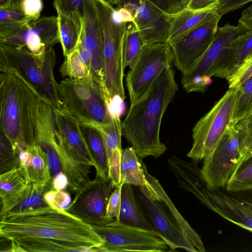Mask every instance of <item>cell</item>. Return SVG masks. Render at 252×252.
Instances as JSON below:
<instances>
[{
	"label": "cell",
	"mask_w": 252,
	"mask_h": 252,
	"mask_svg": "<svg viewBox=\"0 0 252 252\" xmlns=\"http://www.w3.org/2000/svg\"><path fill=\"white\" fill-rule=\"evenodd\" d=\"M59 95L60 107L80 123L100 125L111 118L105 92L91 76L62 80L59 84Z\"/></svg>",
	"instance_id": "obj_8"
},
{
	"label": "cell",
	"mask_w": 252,
	"mask_h": 252,
	"mask_svg": "<svg viewBox=\"0 0 252 252\" xmlns=\"http://www.w3.org/2000/svg\"><path fill=\"white\" fill-rule=\"evenodd\" d=\"M116 220L124 224L157 233L141 203L135 197L132 185L130 184L122 185L120 215L119 219Z\"/></svg>",
	"instance_id": "obj_23"
},
{
	"label": "cell",
	"mask_w": 252,
	"mask_h": 252,
	"mask_svg": "<svg viewBox=\"0 0 252 252\" xmlns=\"http://www.w3.org/2000/svg\"><path fill=\"white\" fill-rule=\"evenodd\" d=\"M0 236L9 241L41 237L68 242L97 252L103 240L92 226L65 210L50 206L0 218Z\"/></svg>",
	"instance_id": "obj_2"
},
{
	"label": "cell",
	"mask_w": 252,
	"mask_h": 252,
	"mask_svg": "<svg viewBox=\"0 0 252 252\" xmlns=\"http://www.w3.org/2000/svg\"><path fill=\"white\" fill-rule=\"evenodd\" d=\"M53 189L64 190L68 185L66 176L61 171L52 178Z\"/></svg>",
	"instance_id": "obj_47"
},
{
	"label": "cell",
	"mask_w": 252,
	"mask_h": 252,
	"mask_svg": "<svg viewBox=\"0 0 252 252\" xmlns=\"http://www.w3.org/2000/svg\"><path fill=\"white\" fill-rule=\"evenodd\" d=\"M144 163L137 156L133 147L123 151L121 167V185L128 184L138 187L150 186L143 169Z\"/></svg>",
	"instance_id": "obj_27"
},
{
	"label": "cell",
	"mask_w": 252,
	"mask_h": 252,
	"mask_svg": "<svg viewBox=\"0 0 252 252\" xmlns=\"http://www.w3.org/2000/svg\"><path fill=\"white\" fill-rule=\"evenodd\" d=\"M80 41L92 53L90 76L105 91L103 38L94 0H84Z\"/></svg>",
	"instance_id": "obj_17"
},
{
	"label": "cell",
	"mask_w": 252,
	"mask_h": 252,
	"mask_svg": "<svg viewBox=\"0 0 252 252\" xmlns=\"http://www.w3.org/2000/svg\"><path fill=\"white\" fill-rule=\"evenodd\" d=\"M32 21L23 13L21 5H0V38L13 35Z\"/></svg>",
	"instance_id": "obj_29"
},
{
	"label": "cell",
	"mask_w": 252,
	"mask_h": 252,
	"mask_svg": "<svg viewBox=\"0 0 252 252\" xmlns=\"http://www.w3.org/2000/svg\"><path fill=\"white\" fill-rule=\"evenodd\" d=\"M193 195L210 210L252 233V187L230 190L210 189L203 180L197 182Z\"/></svg>",
	"instance_id": "obj_10"
},
{
	"label": "cell",
	"mask_w": 252,
	"mask_h": 252,
	"mask_svg": "<svg viewBox=\"0 0 252 252\" xmlns=\"http://www.w3.org/2000/svg\"><path fill=\"white\" fill-rule=\"evenodd\" d=\"M0 127L16 154L37 143L43 99L20 75L0 71Z\"/></svg>",
	"instance_id": "obj_3"
},
{
	"label": "cell",
	"mask_w": 252,
	"mask_h": 252,
	"mask_svg": "<svg viewBox=\"0 0 252 252\" xmlns=\"http://www.w3.org/2000/svg\"><path fill=\"white\" fill-rule=\"evenodd\" d=\"M51 189H53L52 181L46 185L27 181L17 190L0 198V218L49 206L44 199V194Z\"/></svg>",
	"instance_id": "obj_19"
},
{
	"label": "cell",
	"mask_w": 252,
	"mask_h": 252,
	"mask_svg": "<svg viewBox=\"0 0 252 252\" xmlns=\"http://www.w3.org/2000/svg\"><path fill=\"white\" fill-rule=\"evenodd\" d=\"M60 71L63 77L82 79L90 76V70L79 58L76 49L65 57Z\"/></svg>",
	"instance_id": "obj_35"
},
{
	"label": "cell",
	"mask_w": 252,
	"mask_h": 252,
	"mask_svg": "<svg viewBox=\"0 0 252 252\" xmlns=\"http://www.w3.org/2000/svg\"><path fill=\"white\" fill-rule=\"evenodd\" d=\"M235 88L236 100L233 117L234 125L252 113V75Z\"/></svg>",
	"instance_id": "obj_32"
},
{
	"label": "cell",
	"mask_w": 252,
	"mask_h": 252,
	"mask_svg": "<svg viewBox=\"0 0 252 252\" xmlns=\"http://www.w3.org/2000/svg\"><path fill=\"white\" fill-rule=\"evenodd\" d=\"M248 30L242 25L227 23L218 27L210 45L189 70L183 74L181 84L187 93H204L212 83L211 77H226L231 42Z\"/></svg>",
	"instance_id": "obj_7"
},
{
	"label": "cell",
	"mask_w": 252,
	"mask_h": 252,
	"mask_svg": "<svg viewBox=\"0 0 252 252\" xmlns=\"http://www.w3.org/2000/svg\"><path fill=\"white\" fill-rule=\"evenodd\" d=\"M18 156L12 143L1 131L0 132V172L2 174L14 167H18Z\"/></svg>",
	"instance_id": "obj_38"
},
{
	"label": "cell",
	"mask_w": 252,
	"mask_h": 252,
	"mask_svg": "<svg viewBox=\"0 0 252 252\" xmlns=\"http://www.w3.org/2000/svg\"><path fill=\"white\" fill-rule=\"evenodd\" d=\"M143 169L151 186L138 187V197L157 233L171 250L205 252L199 235L177 211L158 180L148 173L145 164Z\"/></svg>",
	"instance_id": "obj_4"
},
{
	"label": "cell",
	"mask_w": 252,
	"mask_h": 252,
	"mask_svg": "<svg viewBox=\"0 0 252 252\" xmlns=\"http://www.w3.org/2000/svg\"><path fill=\"white\" fill-rule=\"evenodd\" d=\"M236 100V88L229 89L197 122L192 130L193 144L187 154L189 158L198 162L212 154L228 127L233 124Z\"/></svg>",
	"instance_id": "obj_9"
},
{
	"label": "cell",
	"mask_w": 252,
	"mask_h": 252,
	"mask_svg": "<svg viewBox=\"0 0 252 252\" xmlns=\"http://www.w3.org/2000/svg\"><path fill=\"white\" fill-rule=\"evenodd\" d=\"M252 0H220L215 7L217 12L222 17L230 12L239 9Z\"/></svg>",
	"instance_id": "obj_44"
},
{
	"label": "cell",
	"mask_w": 252,
	"mask_h": 252,
	"mask_svg": "<svg viewBox=\"0 0 252 252\" xmlns=\"http://www.w3.org/2000/svg\"><path fill=\"white\" fill-rule=\"evenodd\" d=\"M252 187V156L237 166L225 188L236 190Z\"/></svg>",
	"instance_id": "obj_34"
},
{
	"label": "cell",
	"mask_w": 252,
	"mask_h": 252,
	"mask_svg": "<svg viewBox=\"0 0 252 252\" xmlns=\"http://www.w3.org/2000/svg\"><path fill=\"white\" fill-rule=\"evenodd\" d=\"M60 43L64 57L69 55L79 43L82 25L72 19L61 14H57Z\"/></svg>",
	"instance_id": "obj_30"
},
{
	"label": "cell",
	"mask_w": 252,
	"mask_h": 252,
	"mask_svg": "<svg viewBox=\"0 0 252 252\" xmlns=\"http://www.w3.org/2000/svg\"><path fill=\"white\" fill-rule=\"evenodd\" d=\"M234 126L238 133L239 164L252 156V113L238 121Z\"/></svg>",
	"instance_id": "obj_33"
},
{
	"label": "cell",
	"mask_w": 252,
	"mask_h": 252,
	"mask_svg": "<svg viewBox=\"0 0 252 252\" xmlns=\"http://www.w3.org/2000/svg\"><path fill=\"white\" fill-rule=\"evenodd\" d=\"M252 57V30H248L230 44L226 78L231 75L242 63Z\"/></svg>",
	"instance_id": "obj_28"
},
{
	"label": "cell",
	"mask_w": 252,
	"mask_h": 252,
	"mask_svg": "<svg viewBox=\"0 0 252 252\" xmlns=\"http://www.w3.org/2000/svg\"><path fill=\"white\" fill-rule=\"evenodd\" d=\"M47 204L54 208L65 210L71 204L70 194L63 190L51 189L44 194Z\"/></svg>",
	"instance_id": "obj_39"
},
{
	"label": "cell",
	"mask_w": 252,
	"mask_h": 252,
	"mask_svg": "<svg viewBox=\"0 0 252 252\" xmlns=\"http://www.w3.org/2000/svg\"><path fill=\"white\" fill-rule=\"evenodd\" d=\"M10 252H91L76 244L61 240L24 237L11 241Z\"/></svg>",
	"instance_id": "obj_24"
},
{
	"label": "cell",
	"mask_w": 252,
	"mask_h": 252,
	"mask_svg": "<svg viewBox=\"0 0 252 252\" xmlns=\"http://www.w3.org/2000/svg\"><path fill=\"white\" fill-rule=\"evenodd\" d=\"M115 188L109 178L96 175L75 192L65 210L91 226L106 225L109 223L106 218L107 205Z\"/></svg>",
	"instance_id": "obj_13"
},
{
	"label": "cell",
	"mask_w": 252,
	"mask_h": 252,
	"mask_svg": "<svg viewBox=\"0 0 252 252\" xmlns=\"http://www.w3.org/2000/svg\"><path fill=\"white\" fill-rule=\"evenodd\" d=\"M221 16L216 12L205 23L168 41L173 63L182 74L203 54L213 41Z\"/></svg>",
	"instance_id": "obj_16"
},
{
	"label": "cell",
	"mask_w": 252,
	"mask_h": 252,
	"mask_svg": "<svg viewBox=\"0 0 252 252\" xmlns=\"http://www.w3.org/2000/svg\"><path fill=\"white\" fill-rule=\"evenodd\" d=\"M145 45L138 30L132 23H129L123 40V56L125 68L127 66L130 67L133 64Z\"/></svg>",
	"instance_id": "obj_31"
},
{
	"label": "cell",
	"mask_w": 252,
	"mask_h": 252,
	"mask_svg": "<svg viewBox=\"0 0 252 252\" xmlns=\"http://www.w3.org/2000/svg\"><path fill=\"white\" fill-rule=\"evenodd\" d=\"M216 12L215 8L200 11L186 8L172 16L168 42L205 23Z\"/></svg>",
	"instance_id": "obj_26"
},
{
	"label": "cell",
	"mask_w": 252,
	"mask_h": 252,
	"mask_svg": "<svg viewBox=\"0 0 252 252\" xmlns=\"http://www.w3.org/2000/svg\"><path fill=\"white\" fill-rule=\"evenodd\" d=\"M54 112L57 130L68 144L95 168V162L80 129L78 120L62 107L54 109Z\"/></svg>",
	"instance_id": "obj_22"
},
{
	"label": "cell",
	"mask_w": 252,
	"mask_h": 252,
	"mask_svg": "<svg viewBox=\"0 0 252 252\" xmlns=\"http://www.w3.org/2000/svg\"><path fill=\"white\" fill-rule=\"evenodd\" d=\"M56 55L53 47L47 48L39 55L25 47L0 44V71L11 70L17 73L30 84L54 109L60 107L59 84L54 69Z\"/></svg>",
	"instance_id": "obj_5"
},
{
	"label": "cell",
	"mask_w": 252,
	"mask_h": 252,
	"mask_svg": "<svg viewBox=\"0 0 252 252\" xmlns=\"http://www.w3.org/2000/svg\"><path fill=\"white\" fill-rule=\"evenodd\" d=\"M110 114L111 118L109 122L96 126L102 134L106 150L108 177L113 185L118 187L121 186L122 126L121 114Z\"/></svg>",
	"instance_id": "obj_20"
},
{
	"label": "cell",
	"mask_w": 252,
	"mask_h": 252,
	"mask_svg": "<svg viewBox=\"0 0 252 252\" xmlns=\"http://www.w3.org/2000/svg\"><path fill=\"white\" fill-rule=\"evenodd\" d=\"M104 244L97 252H155L170 249L166 242L157 233L114 220L104 226H92Z\"/></svg>",
	"instance_id": "obj_11"
},
{
	"label": "cell",
	"mask_w": 252,
	"mask_h": 252,
	"mask_svg": "<svg viewBox=\"0 0 252 252\" xmlns=\"http://www.w3.org/2000/svg\"><path fill=\"white\" fill-rule=\"evenodd\" d=\"M27 181L18 167L0 174V197L2 198L22 188Z\"/></svg>",
	"instance_id": "obj_36"
},
{
	"label": "cell",
	"mask_w": 252,
	"mask_h": 252,
	"mask_svg": "<svg viewBox=\"0 0 252 252\" xmlns=\"http://www.w3.org/2000/svg\"><path fill=\"white\" fill-rule=\"evenodd\" d=\"M112 6H115L120 0H102Z\"/></svg>",
	"instance_id": "obj_51"
},
{
	"label": "cell",
	"mask_w": 252,
	"mask_h": 252,
	"mask_svg": "<svg viewBox=\"0 0 252 252\" xmlns=\"http://www.w3.org/2000/svg\"><path fill=\"white\" fill-rule=\"evenodd\" d=\"M6 1L7 0H0V5L5 3Z\"/></svg>",
	"instance_id": "obj_52"
},
{
	"label": "cell",
	"mask_w": 252,
	"mask_h": 252,
	"mask_svg": "<svg viewBox=\"0 0 252 252\" xmlns=\"http://www.w3.org/2000/svg\"><path fill=\"white\" fill-rule=\"evenodd\" d=\"M238 23L242 25L248 30H252V16L243 19H239Z\"/></svg>",
	"instance_id": "obj_48"
},
{
	"label": "cell",
	"mask_w": 252,
	"mask_h": 252,
	"mask_svg": "<svg viewBox=\"0 0 252 252\" xmlns=\"http://www.w3.org/2000/svg\"><path fill=\"white\" fill-rule=\"evenodd\" d=\"M22 0H7L4 3H7L11 5H20Z\"/></svg>",
	"instance_id": "obj_50"
},
{
	"label": "cell",
	"mask_w": 252,
	"mask_h": 252,
	"mask_svg": "<svg viewBox=\"0 0 252 252\" xmlns=\"http://www.w3.org/2000/svg\"><path fill=\"white\" fill-rule=\"evenodd\" d=\"M94 0L103 38L105 92L108 101L115 97L124 101L123 46L129 23L120 19L114 6Z\"/></svg>",
	"instance_id": "obj_6"
},
{
	"label": "cell",
	"mask_w": 252,
	"mask_h": 252,
	"mask_svg": "<svg viewBox=\"0 0 252 252\" xmlns=\"http://www.w3.org/2000/svg\"><path fill=\"white\" fill-rule=\"evenodd\" d=\"M114 7L121 19L135 26L145 45L168 42L172 16L149 0H120Z\"/></svg>",
	"instance_id": "obj_12"
},
{
	"label": "cell",
	"mask_w": 252,
	"mask_h": 252,
	"mask_svg": "<svg viewBox=\"0 0 252 252\" xmlns=\"http://www.w3.org/2000/svg\"><path fill=\"white\" fill-rule=\"evenodd\" d=\"M251 16H252V4L243 11L239 19H243Z\"/></svg>",
	"instance_id": "obj_49"
},
{
	"label": "cell",
	"mask_w": 252,
	"mask_h": 252,
	"mask_svg": "<svg viewBox=\"0 0 252 252\" xmlns=\"http://www.w3.org/2000/svg\"><path fill=\"white\" fill-rule=\"evenodd\" d=\"M172 63V51L168 42L145 45L126 77L130 102L136 98Z\"/></svg>",
	"instance_id": "obj_14"
},
{
	"label": "cell",
	"mask_w": 252,
	"mask_h": 252,
	"mask_svg": "<svg viewBox=\"0 0 252 252\" xmlns=\"http://www.w3.org/2000/svg\"><path fill=\"white\" fill-rule=\"evenodd\" d=\"M220 0H189L187 8L193 11H200L215 8Z\"/></svg>",
	"instance_id": "obj_45"
},
{
	"label": "cell",
	"mask_w": 252,
	"mask_h": 252,
	"mask_svg": "<svg viewBox=\"0 0 252 252\" xmlns=\"http://www.w3.org/2000/svg\"><path fill=\"white\" fill-rule=\"evenodd\" d=\"M166 14L173 16L187 8L189 0H149Z\"/></svg>",
	"instance_id": "obj_42"
},
{
	"label": "cell",
	"mask_w": 252,
	"mask_h": 252,
	"mask_svg": "<svg viewBox=\"0 0 252 252\" xmlns=\"http://www.w3.org/2000/svg\"><path fill=\"white\" fill-rule=\"evenodd\" d=\"M18 168L27 182L46 185L52 181L47 155L38 144L18 154Z\"/></svg>",
	"instance_id": "obj_21"
},
{
	"label": "cell",
	"mask_w": 252,
	"mask_h": 252,
	"mask_svg": "<svg viewBox=\"0 0 252 252\" xmlns=\"http://www.w3.org/2000/svg\"><path fill=\"white\" fill-rule=\"evenodd\" d=\"M122 186L116 187L109 197L107 208L106 218L109 223L119 219L121 203Z\"/></svg>",
	"instance_id": "obj_40"
},
{
	"label": "cell",
	"mask_w": 252,
	"mask_h": 252,
	"mask_svg": "<svg viewBox=\"0 0 252 252\" xmlns=\"http://www.w3.org/2000/svg\"><path fill=\"white\" fill-rule=\"evenodd\" d=\"M79 125L95 162L96 175L109 178L107 153L99 129L92 124L79 122Z\"/></svg>",
	"instance_id": "obj_25"
},
{
	"label": "cell",
	"mask_w": 252,
	"mask_h": 252,
	"mask_svg": "<svg viewBox=\"0 0 252 252\" xmlns=\"http://www.w3.org/2000/svg\"><path fill=\"white\" fill-rule=\"evenodd\" d=\"M84 0H54L57 14L67 16L82 25Z\"/></svg>",
	"instance_id": "obj_37"
},
{
	"label": "cell",
	"mask_w": 252,
	"mask_h": 252,
	"mask_svg": "<svg viewBox=\"0 0 252 252\" xmlns=\"http://www.w3.org/2000/svg\"><path fill=\"white\" fill-rule=\"evenodd\" d=\"M52 142H39L37 144L42 148L47 155L53 178L63 171L58 155L52 144Z\"/></svg>",
	"instance_id": "obj_41"
},
{
	"label": "cell",
	"mask_w": 252,
	"mask_h": 252,
	"mask_svg": "<svg viewBox=\"0 0 252 252\" xmlns=\"http://www.w3.org/2000/svg\"><path fill=\"white\" fill-rule=\"evenodd\" d=\"M178 90L172 64L134 100L122 122V134L134 147L139 158L163 154L166 145L160 140L163 116Z\"/></svg>",
	"instance_id": "obj_1"
},
{
	"label": "cell",
	"mask_w": 252,
	"mask_h": 252,
	"mask_svg": "<svg viewBox=\"0 0 252 252\" xmlns=\"http://www.w3.org/2000/svg\"><path fill=\"white\" fill-rule=\"evenodd\" d=\"M57 128V127H56ZM52 144L58 155L63 172L68 182V189L75 192L91 180L92 166L56 129Z\"/></svg>",
	"instance_id": "obj_18"
},
{
	"label": "cell",
	"mask_w": 252,
	"mask_h": 252,
	"mask_svg": "<svg viewBox=\"0 0 252 252\" xmlns=\"http://www.w3.org/2000/svg\"><path fill=\"white\" fill-rule=\"evenodd\" d=\"M20 5L24 14L32 21L40 18L43 8L42 0H22Z\"/></svg>",
	"instance_id": "obj_43"
},
{
	"label": "cell",
	"mask_w": 252,
	"mask_h": 252,
	"mask_svg": "<svg viewBox=\"0 0 252 252\" xmlns=\"http://www.w3.org/2000/svg\"><path fill=\"white\" fill-rule=\"evenodd\" d=\"M76 49L81 61L90 70L92 61V55L91 51L85 47L80 40Z\"/></svg>",
	"instance_id": "obj_46"
},
{
	"label": "cell",
	"mask_w": 252,
	"mask_h": 252,
	"mask_svg": "<svg viewBox=\"0 0 252 252\" xmlns=\"http://www.w3.org/2000/svg\"><path fill=\"white\" fill-rule=\"evenodd\" d=\"M239 157L238 133L232 124L212 154L203 159L201 173L210 189L226 187L238 164Z\"/></svg>",
	"instance_id": "obj_15"
}]
</instances>
